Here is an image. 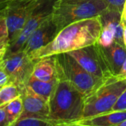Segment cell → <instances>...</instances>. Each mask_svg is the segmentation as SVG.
Returning <instances> with one entry per match:
<instances>
[{
  "mask_svg": "<svg viewBox=\"0 0 126 126\" xmlns=\"http://www.w3.org/2000/svg\"><path fill=\"white\" fill-rule=\"evenodd\" d=\"M21 95L20 88L13 83L0 87V106H4L11 100Z\"/></svg>",
  "mask_w": 126,
  "mask_h": 126,
  "instance_id": "cell-18",
  "label": "cell"
},
{
  "mask_svg": "<svg viewBox=\"0 0 126 126\" xmlns=\"http://www.w3.org/2000/svg\"><path fill=\"white\" fill-rule=\"evenodd\" d=\"M125 80H126V78H125Z\"/></svg>",
  "mask_w": 126,
  "mask_h": 126,
  "instance_id": "cell-33",
  "label": "cell"
},
{
  "mask_svg": "<svg viewBox=\"0 0 126 126\" xmlns=\"http://www.w3.org/2000/svg\"><path fill=\"white\" fill-rule=\"evenodd\" d=\"M122 21H123L124 23H126V20H123V19H122Z\"/></svg>",
  "mask_w": 126,
  "mask_h": 126,
  "instance_id": "cell-32",
  "label": "cell"
},
{
  "mask_svg": "<svg viewBox=\"0 0 126 126\" xmlns=\"http://www.w3.org/2000/svg\"><path fill=\"white\" fill-rule=\"evenodd\" d=\"M2 63L10 82L21 89L31 78L35 61L21 49L13 52H6Z\"/></svg>",
  "mask_w": 126,
  "mask_h": 126,
  "instance_id": "cell-6",
  "label": "cell"
},
{
  "mask_svg": "<svg viewBox=\"0 0 126 126\" xmlns=\"http://www.w3.org/2000/svg\"><path fill=\"white\" fill-rule=\"evenodd\" d=\"M100 17L101 20L102 27H105L111 31L114 35L115 41L124 45L122 13L106 8L100 13Z\"/></svg>",
  "mask_w": 126,
  "mask_h": 126,
  "instance_id": "cell-13",
  "label": "cell"
},
{
  "mask_svg": "<svg viewBox=\"0 0 126 126\" xmlns=\"http://www.w3.org/2000/svg\"><path fill=\"white\" fill-rule=\"evenodd\" d=\"M126 120V110L112 111L92 117L82 119L75 126H119Z\"/></svg>",
  "mask_w": 126,
  "mask_h": 126,
  "instance_id": "cell-14",
  "label": "cell"
},
{
  "mask_svg": "<svg viewBox=\"0 0 126 126\" xmlns=\"http://www.w3.org/2000/svg\"><path fill=\"white\" fill-rule=\"evenodd\" d=\"M126 110V88L117 99L112 111H125Z\"/></svg>",
  "mask_w": 126,
  "mask_h": 126,
  "instance_id": "cell-21",
  "label": "cell"
},
{
  "mask_svg": "<svg viewBox=\"0 0 126 126\" xmlns=\"http://www.w3.org/2000/svg\"><path fill=\"white\" fill-rule=\"evenodd\" d=\"M85 95L65 80H58L49 100L50 119L55 126H75L83 114Z\"/></svg>",
  "mask_w": 126,
  "mask_h": 126,
  "instance_id": "cell-2",
  "label": "cell"
},
{
  "mask_svg": "<svg viewBox=\"0 0 126 126\" xmlns=\"http://www.w3.org/2000/svg\"><path fill=\"white\" fill-rule=\"evenodd\" d=\"M106 8L103 0H58L52 18L60 31L75 21L100 16Z\"/></svg>",
  "mask_w": 126,
  "mask_h": 126,
  "instance_id": "cell-4",
  "label": "cell"
},
{
  "mask_svg": "<svg viewBox=\"0 0 126 126\" xmlns=\"http://www.w3.org/2000/svg\"><path fill=\"white\" fill-rule=\"evenodd\" d=\"M94 44L111 75L117 77L126 59V47L116 41L108 47H103L97 42Z\"/></svg>",
  "mask_w": 126,
  "mask_h": 126,
  "instance_id": "cell-12",
  "label": "cell"
},
{
  "mask_svg": "<svg viewBox=\"0 0 126 126\" xmlns=\"http://www.w3.org/2000/svg\"><path fill=\"white\" fill-rule=\"evenodd\" d=\"M13 126H55V125L50 119L28 117L18 119Z\"/></svg>",
  "mask_w": 126,
  "mask_h": 126,
  "instance_id": "cell-19",
  "label": "cell"
},
{
  "mask_svg": "<svg viewBox=\"0 0 126 126\" xmlns=\"http://www.w3.org/2000/svg\"><path fill=\"white\" fill-rule=\"evenodd\" d=\"M4 109L7 116L8 125L13 126L23 112V101L21 95L6 104Z\"/></svg>",
  "mask_w": 126,
  "mask_h": 126,
  "instance_id": "cell-17",
  "label": "cell"
},
{
  "mask_svg": "<svg viewBox=\"0 0 126 126\" xmlns=\"http://www.w3.org/2000/svg\"><path fill=\"white\" fill-rule=\"evenodd\" d=\"M57 82L58 81L46 82L31 77L27 81L26 86H28L33 92L49 102Z\"/></svg>",
  "mask_w": 126,
  "mask_h": 126,
  "instance_id": "cell-16",
  "label": "cell"
},
{
  "mask_svg": "<svg viewBox=\"0 0 126 126\" xmlns=\"http://www.w3.org/2000/svg\"><path fill=\"white\" fill-rule=\"evenodd\" d=\"M21 97L23 101V112L20 118L33 117L49 119V105L47 100L33 92L27 86L21 89Z\"/></svg>",
  "mask_w": 126,
  "mask_h": 126,
  "instance_id": "cell-11",
  "label": "cell"
},
{
  "mask_svg": "<svg viewBox=\"0 0 126 126\" xmlns=\"http://www.w3.org/2000/svg\"><path fill=\"white\" fill-rule=\"evenodd\" d=\"M100 16L72 23L61 29L47 45L32 52L29 56L33 61L60 53L78 50L94 44L101 33Z\"/></svg>",
  "mask_w": 126,
  "mask_h": 126,
  "instance_id": "cell-1",
  "label": "cell"
},
{
  "mask_svg": "<svg viewBox=\"0 0 126 126\" xmlns=\"http://www.w3.org/2000/svg\"><path fill=\"white\" fill-rule=\"evenodd\" d=\"M31 77L46 82L58 81L54 55L44 57L37 60L35 63Z\"/></svg>",
  "mask_w": 126,
  "mask_h": 126,
  "instance_id": "cell-15",
  "label": "cell"
},
{
  "mask_svg": "<svg viewBox=\"0 0 126 126\" xmlns=\"http://www.w3.org/2000/svg\"><path fill=\"white\" fill-rule=\"evenodd\" d=\"M119 126H126V120L125 121H123V123H121Z\"/></svg>",
  "mask_w": 126,
  "mask_h": 126,
  "instance_id": "cell-31",
  "label": "cell"
},
{
  "mask_svg": "<svg viewBox=\"0 0 126 126\" xmlns=\"http://www.w3.org/2000/svg\"><path fill=\"white\" fill-rule=\"evenodd\" d=\"M38 0H10L4 9L10 44L20 35L32 10Z\"/></svg>",
  "mask_w": 126,
  "mask_h": 126,
  "instance_id": "cell-8",
  "label": "cell"
},
{
  "mask_svg": "<svg viewBox=\"0 0 126 126\" xmlns=\"http://www.w3.org/2000/svg\"><path fill=\"white\" fill-rule=\"evenodd\" d=\"M126 76V59L125 61L123 63V66L121 67V69L119 72V74L117 75V76L116 77L117 79L119 80H125V78Z\"/></svg>",
  "mask_w": 126,
  "mask_h": 126,
  "instance_id": "cell-26",
  "label": "cell"
},
{
  "mask_svg": "<svg viewBox=\"0 0 126 126\" xmlns=\"http://www.w3.org/2000/svg\"><path fill=\"white\" fill-rule=\"evenodd\" d=\"M9 36V30L4 12L0 15V39Z\"/></svg>",
  "mask_w": 126,
  "mask_h": 126,
  "instance_id": "cell-22",
  "label": "cell"
},
{
  "mask_svg": "<svg viewBox=\"0 0 126 126\" xmlns=\"http://www.w3.org/2000/svg\"><path fill=\"white\" fill-rule=\"evenodd\" d=\"M123 23V42H124V45L126 47V23Z\"/></svg>",
  "mask_w": 126,
  "mask_h": 126,
  "instance_id": "cell-27",
  "label": "cell"
},
{
  "mask_svg": "<svg viewBox=\"0 0 126 126\" xmlns=\"http://www.w3.org/2000/svg\"><path fill=\"white\" fill-rule=\"evenodd\" d=\"M7 3H2V4H0V15L2 14L4 12V9L6 7V5H7Z\"/></svg>",
  "mask_w": 126,
  "mask_h": 126,
  "instance_id": "cell-29",
  "label": "cell"
},
{
  "mask_svg": "<svg viewBox=\"0 0 126 126\" xmlns=\"http://www.w3.org/2000/svg\"><path fill=\"white\" fill-rule=\"evenodd\" d=\"M10 47L9 36L0 39V60L4 58Z\"/></svg>",
  "mask_w": 126,
  "mask_h": 126,
  "instance_id": "cell-24",
  "label": "cell"
},
{
  "mask_svg": "<svg viewBox=\"0 0 126 126\" xmlns=\"http://www.w3.org/2000/svg\"><path fill=\"white\" fill-rule=\"evenodd\" d=\"M58 32V27L51 16L32 32L21 49L30 55L47 45L54 39Z\"/></svg>",
  "mask_w": 126,
  "mask_h": 126,
  "instance_id": "cell-10",
  "label": "cell"
},
{
  "mask_svg": "<svg viewBox=\"0 0 126 126\" xmlns=\"http://www.w3.org/2000/svg\"><path fill=\"white\" fill-rule=\"evenodd\" d=\"M67 53L72 56L89 73L106 80L114 78L106 66L95 44Z\"/></svg>",
  "mask_w": 126,
  "mask_h": 126,
  "instance_id": "cell-9",
  "label": "cell"
},
{
  "mask_svg": "<svg viewBox=\"0 0 126 126\" xmlns=\"http://www.w3.org/2000/svg\"><path fill=\"white\" fill-rule=\"evenodd\" d=\"M103 1L106 2L108 9L117 10L122 13L126 0H103Z\"/></svg>",
  "mask_w": 126,
  "mask_h": 126,
  "instance_id": "cell-20",
  "label": "cell"
},
{
  "mask_svg": "<svg viewBox=\"0 0 126 126\" xmlns=\"http://www.w3.org/2000/svg\"><path fill=\"white\" fill-rule=\"evenodd\" d=\"M2 59L0 60V87L5 84L11 83L10 80V78L4 67L3 63H2Z\"/></svg>",
  "mask_w": 126,
  "mask_h": 126,
  "instance_id": "cell-23",
  "label": "cell"
},
{
  "mask_svg": "<svg viewBox=\"0 0 126 126\" xmlns=\"http://www.w3.org/2000/svg\"><path fill=\"white\" fill-rule=\"evenodd\" d=\"M126 88V80H119L116 77L111 78L95 92L85 97L82 119L111 111Z\"/></svg>",
  "mask_w": 126,
  "mask_h": 126,
  "instance_id": "cell-5",
  "label": "cell"
},
{
  "mask_svg": "<svg viewBox=\"0 0 126 126\" xmlns=\"http://www.w3.org/2000/svg\"><path fill=\"white\" fill-rule=\"evenodd\" d=\"M0 126H9L4 106H0Z\"/></svg>",
  "mask_w": 126,
  "mask_h": 126,
  "instance_id": "cell-25",
  "label": "cell"
},
{
  "mask_svg": "<svg viewBox=\"0 0 126 126\" xmlns=\"http://www.w3.org/2000/svg\"><path fill=\"white\" fill-rule=\"evenodd\" d=\"M10 0H0V4H2V3H7Z\"/></svg>",
  "mask_w": 126,
  "mask_h": 126,
  "instance_id": "cell-30",
  "label": "cell"
},
{
  "mask_svg": "<svg viewBox=\"0 0 126 126\" xmlns=\"http://www.w3.org/2000/svg\"><path fill=\"white\" fill-rule=\"evenodd\" d=\"M58 0H38L32 10L20 35L10 47L7 52H13L21 49L24 43L32 32L44 21L50 18L53 13Z\"/></svg>",
  "mask_w": 126,
  "mask_h": 126,
  "instance_id": "cell-7",
  "label": "cell"
},
{
  "mask_svg": "<svg viewBox=\"0 0 126 126\" xmlns=\"http://www.w3.org/2000/svg\"><path fill=\"white\" fill-rule=\"evenodd\" d=\"M122 19L123 20H126V1L124 4L123 10L122 11Z\"/></svg>",
  "mask_w": 126,
  "mask_h": 126,
  "instance_id": "cell-28",
  "label": "cell"
},
{
  "mask_svg": "<svg viewBox=\"0 0 126 126\" xmlns=\"http://www.w3.org/2000/svg\"><path fill=\"white\" fill-rule=\"evenodd\" d=\"M54 57L58 80L67 81L85 97L95 92L111 79H102L89 73L67 52L57 54Z\"/></svg>",
  "mask_w": 126,
  "mask_h": 126,
  "instance_id": "cell-3",
  "label": "cell"
}]
</instances>
